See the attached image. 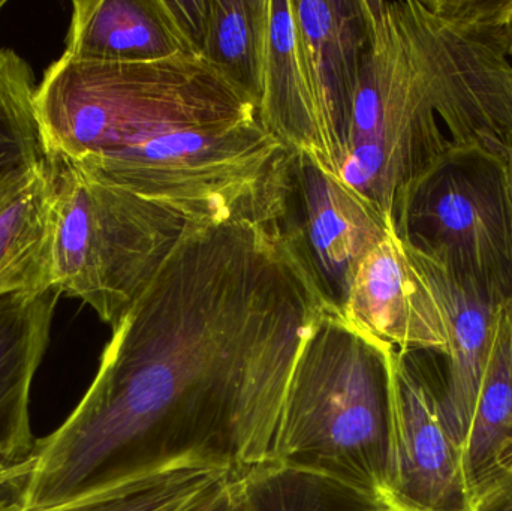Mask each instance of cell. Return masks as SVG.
I'll list each match as a JSON object with an SVG mask.
<instances>
[{"label":"cell","mask_w":512,"mask_h":511,"mask_svg":"<svg viewBox=\"0 0 512 511\" xmlns=\"http://www.w3.org/2000/svg\"><path fill=\"white\" fill-rule=\"evenodd\" d=\"M331 311L291 225L192 222L114 327L80 404L36 443L21 506L182 464L231 479L274 464L292 369Z\"/></svg>","instance_id":"obj_1"},{"label":"cell","mask_w":512,"mask_h":511,"mask_svg":"<svg viewBox=\"0 0 512 511\" xmlns=\"http://www.w3.org/2000/svg\"><path fill=\"white\" fill-rule=\"evenodd\" d=\"M364 51L340 180L387 218L447 153L512 141L510 0H361Z\"/></svg>","instance_id":"obj_2"},{"label":"cell","mask_w":512,"mask_h":511,"mask_svg":"<svg viewBox=\"0 0 512 511\" xmlns=\"http://www.w3.org/2000/svg\"><path fill=\"white\" fill-rule=\"evenodd\" d=\"M35 111L48 158L89 177L158 138L259 120L258 105L242 89L189 53L147 62L62 54L36 86Z\"/></svg>","instance_id":"obj_3"},{"label":"cell","mask_w":512,"mask_h":511,"mask_svg":"<svg viewBox=\"0 0 512 511\" xmlns=\"http://www.w3.org/2000/svg\"><path fill=\"white\" fill-rule=\"evenodd\" d=\"M393 353L339 311L324 315L292 369L274 464L381 501L390 458Z\"/></svg>","instance_id":"obj_4"},{"label":"cell","mask_w":512,"mask_h":511,"mask_svg":"<svg viewBox=\"0 0 512 511\" xmlns=\"http://www.w3.org/2000/svg\"><path fill=\"white\" fill-rule=\"evenodd\" d=\"M48 158V156H47ZM53 180V287L111 329L192 224L168 206L90 179L48 158Z\"/></svg>","instance_id":"obj_5"},{"label":"cell","mask_w":512,"mask_h":511,"mask_svg":"<svg viewBox=\"0 0 512 511\" xmlns=\"http://www.w3.org/2000/svg\"><path fill=\"white\" fill-rule=\"evenodd\" d=\"M394 233L454 273L512 300V206L504 152L447 153L391 213Z\"/></svg>","instance_id":"obj_6"},{"label":"cell","mask_w":512,"mask_h":511,"mask_svg":"<svg viewBox=\"0 0 512 511\" xmlns=\"http://www.w3.org/2000/svg\"><path fill=\"white\" fill-rule=\"evenodd\" d=\"M438 354L394 350L388 511H477L441 404Z\"/></svg>","instance_id":"obj_7"},{"label":"cell","mask_w":512,"mask_h":511,"mask_svg":"<svg viewBox=\"0 0 512 511\" xmlns=\"http://www.w3.org/2000/svg\"><path fill=\"white\" fill-rule=\"evenodd\" d=\"M285 222L300 234L304 251L339 312L358 267L393 230L390 218L378 207L298 153H292Z\"/></svg>","instance_id":"obj_8"},{"label":"cell","mask_w":512,"mask_h":511,"mask_svg":"<svg viewBox=\"0 0 512 511\" xmlns=\"http://www.w3.org/2000/svg\"><path fill=\"white\" fill-rule=\"evenodd\" d=\"M340 314L394 350L447 357V329L432 285L394 228L358 267Z\"/></svg>","instance_id":"obj_9"},{"label":"cell","mask_w":512,"mask_h":511,"mask_svg":"<svg viewBox=\"0 0 512 511\" xmlns=\"http://www.w3.org/2000/svg\"><path fill=\"white\" fill-rule=\"evenodd\" d=\"M411 248L444 317L448 354L444 359L447 368L441 383V404L448 431L462 449L471 429L499 320L511 299L454 273L414 246Z\"/></svg>","instance_id":"obj_10"},{"label":"cell","mask_w":512,"mask_h":511,"mask_svg":"<svg viewBox=\"0 0 512 511\" xmlns=\"http://www.w3.org/2000/svg\"><path fill=\"white\" fill-rule=\"evenodd\" d=\"M267 50L259 122L291 153L306 155L334 177L339 164L325 122L294 0H268Z\"/></svg>","instance_id":"obj_11"},{"label":"cell","mask_w":512,"mask_h":511,"mask_svg":"<svg viewBox=\"0 0 512 511\" xmlns=\"http://www.w3.org/2000/svg\"><path fill=\"white\" fill-rule=\"evenodd\" d=\"M294 9L340 171L360 87L363 6L361 0H294Z\"/></svg>","instance_id":"obj_12"},{"label":"cell","mask_w":512,"mask_h":511,"mask_svg":"<svg viewBox=\"0 0 512 511\" xmlns=\"http://www.w3.org/2000/svg\"><path fill=\"white\" fill-rule=\"evenodd\" d=\"M60 293L21 291L0 297V461L35 455L30 426V393L50 344Z\"/></svg>","instance_id":"obj_13"},{"label":"cell","mask_w":512,"mask_h":511,"mask_svg":"<svg viewBox=\"0 0 512 511\" xmlns=\"http://www.w3.org/2000/svg\"><path fill=\"white\" fill-rule=\"evenodd\" d=\"M200 54L170 0H75L63 56L89 62H147Z\"/></svg>","instance_id":"obj_14"},{"label":"cell","mask_w":512,"mask_h":511,"mask_svg":"<svg viewBox=\"0 0 512 511\" xmlns=\"http://www.w3.org/2000/svg\"><path fill=\"white\" fill-rule=\"evenodd\" d=\"M462 458L478 510L512 477V300L499 320Z\"/></svg>","instance_id":"obj_15"},{"label":"cell","mask_w":512,"mask_h":511,"mask_svg":"<svg viewBox=\"0 0 512 511\" xmlns=\"http://www.w3.org/2000/svg\"><path fill=\"white\" fill-rule=\"evenodd\" d=\"M53 180L47 161L0 201V297L53 287Z\"/></svg>","instance_id":"obj_16"},{"label":"cell","mask_w":512,"mask_h":511,"mask_svg":"<svg viewBox=\"0 0 512 511\" xmlns=\"http://www.w3.org/2000/svg\"><path fill=\"white\" fill-rule=\"evenodd\" d=\"M268 0H210L201 56L259 107L264 89Z\"/></svg>","instance_id":"obj_17"},{"label":"cell","mask_w":512,"mask_h":511,"mask_svg":"<svg viewBox=\"0 0 512 511\" xmlns=\"http://www.w3.org/2000/svg\"><path fill=\"white\" fill-rule=\"evenodd\" d=\"M237 480L243 511H388L372 495L279 464L261 465Z\"/></svg>","instance_id":"obj_18"},{"label":"cell","mask_w":512,"mask_h":511,"mask_svg":"<svg viewBox=\"0 0 512 511\" xmlns=\"http://www.w3.org/2000/svg\"><path fill=\"white\" fill-rule=\"evenodd\" d=\"M228 479L231 477L213 468L182 464L65 506L27 510L17 503L0 506V511H185Z\"/></svg>","instance_id":"obj_19"},{"label":"cell","mask_w":512,"mask_h":511,"mask_svg":"<svg viewBox=\"0 0 512 511\" xmlns=\"http://www.w3.org/2000/svg\"><path fill=\"white\" fill-rule=\"evenodd\" d=\"M33 458L35 455L21 462L0 461V506L21 504L32 474Z\"/></svg>","instance_id":"obj_20"},{"label":"cell","mask_w":512,"mask_h":511,"mask_svg":"<svg viewBox=\"0 0 512 511\" xmlns=\"http://www.w3.org/2000/svg\"><path fill=\"white\" fill-rule=\"evenodd\" d=\"M185 511H243L239 480L228 479L219 483Z\"/></svg>","instance_id":"obj_21"},{"label":"cell","mask_w":512,"mask_h":511,"mask_svg":"<svg viewBox=\"0 0 512 511\" xmlns=\"http://www.w3.org/2000/svg\"><path fill=\"white\" fill-rule=\"evenodd\" d=\"M477 511H512V477L507 483L490 494Z\"/></svg>","instance_id":"obj_22"},{"label":"cell","mask_w":512,"mask_h":511,"mask_svg":"<svg viewBox=\"0 0 512 511\" xmlns=\"http://www.w3.org/2000/svg\"><path fill=\"white\" fill-rule=\"evenodd\" d=\"M505 167H507L508 186H510V197L512 206V141L504 149Z\"/></svg>","instance_id":"obj_23"},{"label":"cell","mask_w":512,"mask_h":511,"mask_svg":"<svg viewBox=\"0 0 512 511\" xmlns=\"http://www.w3.org/2000/svg\"><path fill=\"white\" fill-rule=\"evenodd\" d=\"M507 36H508V50H510V56L512 57V0H510V9H508Z\"/></svg>","instance_id":"obj_24"},{"label":"cell","mask_w":512,"mask_h":511,"mask_svg":"<svg viewBox=\"0 0 512 511\" xmlns=\"http://www.w3.org/2000/svg\"><path fill=\"white\" fill-rule=\"evenodd\" d=\"M6 5V0H0V11H2L3 6Z\"/></svg>","instance_id":"obj_25"}]
</instances>
